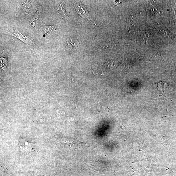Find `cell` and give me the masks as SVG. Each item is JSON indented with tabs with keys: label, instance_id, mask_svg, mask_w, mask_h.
Wrapping results in <instances>:
<instances>
[{
	"label": "cell",
	"instance_id": "5",
	"mask_svg": "<svg viewBox=\"0 0 176 176\" xmlns=\"http://www.w3.org/2000/svg\"><path fill=\"white\" fill-rule=\"evenodd\" d=\"M23 6L24 11L25 12L26 14L28 13H29L30 9L31 6L30 3L29 1H25L23 4Z\"/></svg>",
	"mask_w": 176,
	"mask_h": 176
},
{
	"label": "cell",
	"instance_id": "3",
	"mask_svg": "<svg viewBox=\"0 0 176 176\" xmlns=\"http://www.w3.org/2000/svg\"><path fill=\"white\" fill-rule=\"evenodd\" d=\"M58 11L62 15V17L68 18V17L65 11V5L62 3H60L57 5Z\"/></svg>",
	"mask_w": 176,
	"mask_h": 176
},
{
	"label": "cell",
	"instance_id": "4",
	"mask_svg": "<svg viewBox=\"0 0 176 176\" xmlns=\"http://www.w3.org/2000/svg\"><path fill=\"white\" fill-rule=\"evenodd\" d=\"M43 33L44 35L49 34L56 31L55 26L53 25L46 26L45 24L43 27Z\"/></svg>",
	"mask_w": 176,
	"mask_h": 176
},
{
	"label": "cell",
	"instance_id": "1",
	"mask_svg": "<svg viewBox=\"0 0 176 176\" xmlns=\"http://www.w3.org/2000/svg\"><path fill=\"white\" fill-rule=\"evenodd\" d=\"M79 45L80 43L76 39L70 38L67 39L65 49L67 51H74L78 49Z\"/></svg>",
	"mask_w": 176,
	"mask_h": 176
},
{
	"label": "cell",
	"instance_id": "6",
	"mask_svg": "<svg viewBox=\"0 0 176 176\" xmlns=\"http://www.w3.org/2000/svg\"><path fill=\"white\" fill-rule=\"evenodd\" d=\"M0 61L1 68L2 69H3H3H4V68L6 69L7 65V60L5 59L2 58H1Z\"/></svg>",
	"mask_w": 176,
	"mask_h": 176
},
{
	"label": "cell",
	"instance_id": "2",
	"mask_svg": "<svg viewBox=\"0 0 176 176\" xmlns=\"http://www.w3.org/2000/svg\"><path fill=\"white\" fill-rule=\"evenodd\" d=\"M19 146L21 150L25 152H30L32 151L31 144L28 141L22 139L19 142Z\"/></svg>",
	"mask_w": 176,
	"mask_h": 176
}]
</instances>
